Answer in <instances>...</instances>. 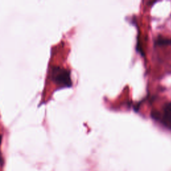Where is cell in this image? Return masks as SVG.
<instances>
[{
	"instance_id": "cell-1",
	"label": "cell",
	"mask_w": 171,
	"mask_h": 171,
	"mask_svg": "<svg viewBox=\"0 0 171 171\" xmlns=\"http://www.w3.org/2000/svg\"><path fill=\"white\" fill-rule=\"evenodd\" d=\"M49 78L61 88H70L72 86L70 71L64 67L53 66L49 70Z\"/></svg>"
},
{
	"instance_id": "cell-2",
	"label": "cell",
	"mask_w": 171,
	"mask_h": 171,
	"mask_svg": "<svg viewBox=\"0 0 171 171\" xmlns=\"http://www.w3.org/2000/svg\"><path fill=\"white\" fill-rule=\"evenodd\" d=\"M152 118L159 121L167 127H171V102L166 103L163 108V112L152 111Z\"/></svg>"
},
{
	"instance_id": "cell-3",
	"label": "cell",
	"mask_w": 171,
	"mask_h": 171,
	"mask_svg": "<svg viewBox=\"0 0 171 171\" xmlns=\"http://www.w3.org/2000/svg\"><path fill=\"white\" fill-rule=\"evenodd\" d=\"M155 44L158 46H165V45H171V39L159 37L155 41Z\"/></svg>"
},
{
	"instance_id": "cell-4",
	"label": "cell",
	"mask_w": 171,
	"mask_h": 171,
	"mask_svg": "<svg viewBox=\"0 0 171 171\" xmlns=\"http://www.w3.org/2000/svg\"><path fill=\"white\" fill-rule=\"evenodd\" d=\"M2 140V135H1V134H0V145H1Z\"/></svg>"
}]
</instances>
